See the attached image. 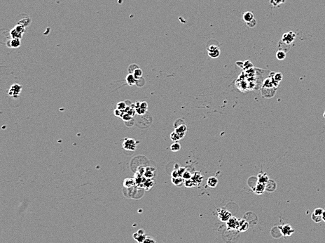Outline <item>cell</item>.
Here are the masks:
<instances>
[{"label":"cell","instance_id":"cell-9","mask_svg":"<svg viewBox=\"0 0 325 243\" xmlns=\"http://www.w3.org/2000/svg\"><path fill=\"white\" fill-rule=\"evenodd\" d=\"M132 237H133L134 240L138 243H143L147 238V236L144 230H139L136 233H135Z\"/></svg>","mask_w":325,"mask_h":243},{"label":"cell","instance_id":"cell-28","mask_svg":"<svg viewBox=\"0 0 325 243\" xmlns=\"http://www.w3.org/2000/svg\"><path fill=\"white\" fill-rule=\"evenodd\" d=\"M121 118L123 119V120L125 122H129L130 120H131L132 119V117L130 115H129V114L127 113H123V115H122Z\"/></svg>","mask_w":325,"mask_h":243},{"label":"cell","instance_id":"cell-22","mask_svg":"<svg viewBox=\"0 0 325 243\" xmlns=\"http://www.w3.org/2000/svg\"><path fill=\"white\" fill-rule=\"evenodd\" d=\"M172 182L173 183V184L177 186H181V185L184 183V179L182 177L179 176L177 178H172Z\"/></svg>","mask_w":325,"mask_h":243},{"label":"cell","instance_id":"cell-15","mask_svg":"<svg viewBox=\"0 0 325 243\" xmlns=\"http://www.w3.org/2000/svg\"><path fill=\"white\" fill-rule=\"evenodd\" d=\"M276 188V183L273 180H268V181L266 184V190L268 191L273 192L275 191Z\"/></svg>","mask_w":325,"mask_h":243},{"label":"cell","instance_id":"cell-34","mask_svg":"<svg viewBox=\"0 0 325 243\" xmlns=\"http://www.w3.org/2000/svg\"><path fill=\"white\" fill-rule=\"evenodd\" d=\"M273 79H274V80H275V82L279 83L280 81L282 80V79H283V75H282L281 73H277L275 75V76H274Z\"/></svg>","mask_w":325,"mask_h":243},{"label":"cell","instance_id":"cell-3","mask_svg":"<svg viewBox=\"0 0 325 243\" xmlns=\"http://www.w3.org/2000/svg\"><path fill=\"white\" fill-rule=\"evenodd\" d=\"M135 106L136 113L139 115H144L148 109V104L145 101L137 102L135 103Z\"/></svg>","mask_w":325,"mask_h":243},{"label":"cell","instance_id":"cell-43","mask_svg":"<svg viewBox=\"0 0 325 243\" xmlns=\"http://www.w3.org/2000/svg\"><path fill=\"white\" fill-rule=\"evenodd\" d=\"M324 117H325V113H324Z\"/></svg>","mask_w":325,"mask_h":243},{"label":"cell","instance_id":"cell-19","mask_svg":"<svg viewBox=\"0 0 325 243\" xmlns=\"http://www.w3.org/2000/svg\"><path fill=\"white\" fill-rule=\"evenodd\" d=\"M254 15L252 12L250 11H247L243 14V20H245V23H248V22L251 21V20L254 19Z\"/></svg>","mask_w":325,"mask_h":243},{"label":"cell","instance_id":"cell-6","mask_svg":"<svg viewBox=\"0 0 325 243\" xmlns=\"http://www.w3.org/2000/svg\"><path fill=\"white\" fill-rule=\"evenodd\" d=\"M217 214L219 218L223 222H226L232 216L230 212H228V210L224 209H219L217 212Z\"/></svg>","mask_w":325,"mask_h":243},{"label":"cell","instance_id":"cell-4","mask_svg":"<svg viewBox=\"0 0 325 243\" xmlns=\"http://www.w3.org/2000/svg\"><path fill=\"white\" fill-rule=\"evenodd\" d=\"M278 228L282 235L285 237L291 236L294 233V228L289 224H284L283 226H279Z\"/></svg>","mask_w":325,"mask_h":243},{"label":"cell","instance_id":"cell-8","mask_svg":"<svg viewBox=\"0 0 325 243\" xmlns=\"http://www.w3.org/2000/svg\"><path fill=\"white\" fill-rule=\"evenodd\" d=\"M208 55L212 58H216L219 56L220 49L219 46L216 45H211L207 48Z\"/></svg>","mask_w":325,"mask_h":243},{"label":"cell","instance_id":"cell-29","mask_svg":"<svg viewBox=\"0 0 325 243\" xmlns=\"http://www.w3.org/2000/svg\"><path fill=\"white\" fill-rule=\"evenodd\" d=\"M311 218H312V220L314 222H315V223H320V222H321L322 221V216H316V215H315L314 214H312Z\"/></svg>","mask_w":325,"mask_h":243},{"label":"cell","instance_id":"cell-13","mask_svg":"<svg viewBox=\"0 0 325 243\" xmlns=\"http://www.w3.org/2000/svg\"><path fill=\"white\" fill-rule=\"evenodd\" d=\"M126 81L128 85L129 86H133L136 84L137 83V79L135 77V76L132 74H130L128 73L127 76L126 77Z\"/></svg>","mask_w":325,"mask_h":243},{"label":"cell","instance_id":"cell-30","mask_svg":"<svg viewBox=\"0 0 325 243\" xmlns=\"http://www.w3.org/2000/svg\"><path fill=\"white\" fill-rule=\"evenodd\" d=\"M185 185L188 188L193 187V186H196V183L194 182V181L191 179H189V180H186Z\"/></svg>","mask_w":325,"mask_h":243},{"label":"cell","instance_id":"cell-5","mask_svg":"<svg viewBox=\"0 0 325 243\" xmlns=\"http://www.w3.org/2000/svg\"><path fill=\"white\" fill-rule=\"evenodd\" d=\"M226 223L228 230H238L240 220H238V218L234 217V216H231Z\"/></svg>","mask_w":325,"mask_h":243},{"label":"cell","instance_id":"cell-20","mask_svg":"<svg viewBox=\"0 0 325 243\" xmlns=\"http://www.w3.org/2000/svg\"><path fill=\"white\" fill-rule=\"evenodd\" d=\"M258 180L259 183H263V184H266V183L268 181V177L266 173H259L258 175Z\"/></svg>","mask_w":325,"mask_h":243},{"label":"cell","instance_id":"cell-39","mask_svg":"<svg viewBox=\"0 0 325 243\" xmlns=\"http://www.w3.org/2000/svg\"><path fill=\"white\" fill-rule=\"evenodd\" d=\"M143 243H157V242L154 240V239L151 238V237L147 236L146 239H145Z\"/></svg>","mask_w":325,"mask_h":243},{"label":"cell","instance_id":"cell-14","mask_svg":"<svg viewBox=\"0 0 325 243\" xmlns=\"http://www.w3.org/2000/svg\"><path fill=\"white\" fill-rule=\"evenodd\" d=\"M218 184V179L214 176H210L207 180V185L211 188H215Z\"/></svg>","mask_w":325,"mask_h":243},{"label":"cell","instance_id":"cell-25","mask_svg":"<svg viewBox=\"0 0 325 243\" xmlns=\"http://www.w3.org/2000/svg\"><path fill=\"white\" fill-rule=\"evenodd\" d=\"M142 74H143V72H142V69H140V68H137L136 70L134 71L133 73H132V75H134L135 77L137 79H139L142 78Z\"/></svg>","mask_w":325,"mask_h":243},{"label":"cell","instance_id":"cell-42","mask_svg":"<svg viewBox=\"0 0 325 243\" xmlns=\"http://www.w3.org/2000/svg\"><path fill=\"white\" fill-rule=\"evenodd\" d=\"M322 218V221H324L325 222V210H324V212H323Z\"/></svg>","mask_w":325,"mask_h":243},{"label":"cell","instance_id":"cell-33","mask_svg":"<svg viewBox=\"0 0 325 243\" xmlns=\"http://www.w3.org/2000/svg\"><path fill=\"white\" fill-rule=\"evenodd\" d=\"M138 68H139V67L138 66V65H136V64L130 65L129 67H128V73H129L130 74H132L134 71Z\"/></svg>","mask_w":325,"mask_h":243},{"label":"cell","instance_id":"cell-26","mask_svg":"<svg viewBox=\"0 0 325 243\" xmlns=\"http://www.w3.org/2000/svg\"><path fill=\"white\" fill-rule=\"evenodd\" d=\"M180 148H181L180 144H179L177 141L174 142L170 146V150L173 151V152H177V151L180 150Z\"/></svg>","mask_w":325,"mask_h":243},{"label":"cell","instance_id":"cell-36","mask_svg":"<svg viewBox=\"0 0 325 243\" xmlns=\"http://www.w3.org/2000/svg\"><path fill=\"white\" fill-rule=\"evenodd\" d=\"M114 115H115V116H116V117H121L122 115H123L124 112L121 111V110H118L116 108V109L114 110Z\"/></svg>","mask_w":325,"mask_h":243},{"label":"cell","instance_id":"cell-27","mask_svg":"<svg viewBox=\"0 0 325 243\" xmlns=\"http://www.w3.org/2000/svg\"><path fill=\"white\" fill-rule=\"evenodd\" d=\"M276 57H277V58L280 61L284 60V59H285V57H286L285 52H283V51H278V52H277V54H276Z\"/></svg>","mask_w":325,"mask_h":243},{"label":"cell","instance_id":"cell-18","mask_svg":"<svg viewBox=\"0 0 325 243\" xmlns=\"http://www.w3.org/2000/svg\"><path fill=\"white\" fill-rule=\"evenodd\" d=\"M22 33L18 32L15 28L13 29H12L10 31V35H11V38H17V39H21L22 37Z\"/></svg>","mask_w":325,"mask_h":243},{"label":"cell","instance_id":"cell-17","mask_svg":"<svg viewBox=\"0 0 325 243\" xmlns=\"http://www.w3.org/2000/svg\"><path fill=\"white\" fill-rule=\"evenodd\" d=\"M135 185V181L134 179H131V178L126 179L123 181L124 187L127 188L133 187Z\"/></svg>","mask_w":325,"mask_h":243},{"label":"cell","instance_id":"cell-21","mask_svg":"<svg viewBox=\"0 0 325 243\" xmlns=\"http://www.w3.org/2000/svg\"><path fill=\"white\" fill-rule=\"evenodd\" d=\"M191 179L197 184V183H200L203 181V176L200 173H195L193 176L191 177Z\"/></svg>","mask_w":325,"mask_h":243},{"label":"cell","instance_id":"cell-38","mask_svg":"<svg viewBox=\"0 0 325 243\" xmlns=\"http://www.w3.org/2000/svg\"><path fill=\"white\" fill-rule=\"evenodd\" d=\"M246 24H247V25L248 26V27H249V28H254V26L256 25L257 21H256V20H255L254 18V19L251 20V21L248 22V23H247Z\"/></svg>","mask_w":325,"mask_h":243},{"label":"cell","instance_id":"cell-23","mask_svg":"<svg viewBox=\"0 0 325 243\" xmlns=\"http://www.w3.org/2000/svg\"><path fill=\"white\" fill-rule=\"evenodd\" d=\"M128 107V105L126 104V102L124 101H120L116 104V108L118 110H121L123 112H125V110H126V108Z\"/></svg>","mask_w":325,"mask_h":243},{"label":"cell","instance_id":"cell-40","mask_svg":"<svg viewBox=\"0 0 325 243\" xmlns=\"http://www.w3.org/2000/svg\"><path fill=\"white\" fill-rule=\"evenodd\" d=\"M29 23H30V19L29 18H26V19L21 20V21H20L19 23H18V24H20V25H24L25 27L26 25H28V24H29Z\"/></svg>","mask_w":325,"mask_h":243},{"label":"cell","instance_id":"cell-12","mask_svg":"<svg viewBox=\"0 0 325 243\" xmlns=\"http://www.w3.org/2000/svg\"><path fill=\"white\" fill-rule=\"evenodd\" d=\"M249 228V223L245 219L240 220V224H239L238 230L240 232H245L248 230Z\"/></svg>","mask_w":325,"mask_h":243},{"label":"cell","instance_id":"cell-1","mask_svg":"<svg viewBox=\"0 0 325 243\" xmlns=\"http://www.w3.org/2000/svg\"><path fill=\"white\" fill-rule=\"evenodd\" d=\"M137 142L136 141L132 138H126L123 140V142L122 144V146L125 150L134 151L137 148Z\"/></svg>","mask_w":325,"mask_h":243},{"label":"cell","instance_id":"cell-32","mask_svg":"<svg viewBox=\"0 0 325 243\" xmlns=\"http://www.w3.org/2000/svg\"><path fill=\"white\" fill-rule=\"evenodd\" d=\"M170 138H171V140L173 141L174 142H177L178 140L181 139V138H179V136L177 135V134L176 133V132H173V133L170 134Z\"/></svg>","mask_w":325,"mask_h":243},{"label":"cell","instance_id":"cell-37","mask_svg":"<svg viewBox=\"0 0 325 243\" xmlns=\"http://www.w3.org/2000/svg\"><path fill=\"white\" fill-rule=\"evenodd\" d=\"M191 174L190 173V172H189V171H186V172L184 173V174L182 175V178L184 179H186V180H189V179H191Z\"/></svg>","mask_w":325,"mask_h":243},{"label":"cell","instance_id":"cell-2","mask_svg":"<svg viewBox=\"0 0 325 243\" xmlns=\"http://www.w3.org/2000/svg\"><path fill=\"white\" fill-rule=\"evenodd\" d=\"M22 89V87L21 85L19 84L14 83L11 86L9 91H8V93H9L10 96H12L13 98H17L19 96L20 93H21Z\"/></svg>","mask_w":325,"mask_h":243},{"label":"cell","instance_id":"cell-16","mask_svg":"<svg viewBox=\"0 0 325 243\" xmlns=\"http://www.w3.org/2000/svg\"><path fill=\"white\" fill-rule=\"evenodd\" d=\"M254 190L255 193H256L257 194H258V195H260V194L263 193V191H264L266 190V184L259 183L258 184L256 185V187L254 188Z\"/></svg>","mask_w":325,"mask_h":243},{"label":"cell","instance_id":"cell-10","mask_svg":"<svg viewBox=\"0 0 325 243\" xmlns=\"http://www.w3.org/2000/svg\"><path fill=\"white\" fill-rule=\"evenodd\" d=\"M21 45V41L20 39L17 38H11L9 41L7 42V46L8 47L17 49Z\"/></svg>","mask_w":325,"mask_h":243},{"label":"cell","instance_id":"cell-11","mask_svg":"<svg viewBox=\"0 0 325 243\" xmlns=\"http://www.w3.org/2000/svg\"><path fill=\"white\" fill-rule=\"evenodd\" d=\"M187 130V126H186V124H181V125H179V126H177V127L175 128V132H176V133L177 134V135L179 136V138H182L184 136Z\"/></svg>","mask_w":325,"mask_h":243},{"label":"cell","instance_id":"cell-35","mask_svg":"<svg viewBox=\"0 0 325 243\" xmlns=\"http://www.w3.org/2000/svg\"><path fill=\"white\" fill-rule=\"evenodd\" d=\"M15 28L18 30V32H21V33H22V34H23L25 32V27L24 25H20V24L18 23V25H16L15 26Z\"/></svg>","mask_w":325,"mask_h":243},{"label":"cell","instance_id":"cell-31","mask_svg":"<svg viewBox=\"0 0 325 243\" xmlns=\"http://www.w3.org/2000/svg\"><path fill=\"white\" fill-rule=\"evenodd\" d=\"M323 212H324V209H323L322 208L319 207V208H316V209L314 210V212H312V214H314L315 215H316V216H322Z\"/></svg>","mask_w":325,"mask_h":243},{"label":"cell","instance_id":"cell-41","mask_svg":"<svg viewBox=\"0 0 325 243\" xmlns=\"http://www.w3.org/2000/svg\"><path fill=\"white\" fill-rule=\"evenodd\" d=\"M274 1H275V3L276 4H281L285 1V0H274Z\"/></svg>","mask_w":325,"mask_h":243},{"label":"cell","instance_id":"cell-7","mask_svg":"<svg viewBox=\"0 0 325 243\" xmlns=\"http://www.w3.org/2000/svg\"><path fill=\"white\" fill-rule=\"evenodd\" d=\"M296 34L294 32L289 31L283 34V38H282V42H283L286 44H290L294 42L295 40Z\"/></svg>","mask_w":325,"mask_h":243},{"label":"cell","instance_id":"cell-24","mask_svg":"<svg viewBox=\"0 0 325 243\" xmlns=\"http://www.w3.org/2000/svg\"><path fill=\"white\" fill-rule=\"evenodd\" d=\"M154 184V181H152L151 179H148L147 180V181H145V182L143 183V185H144L145 189L149 190V188H152Z\"/></svg>","mask_w":325,"mask_h":243}]
</instances>
